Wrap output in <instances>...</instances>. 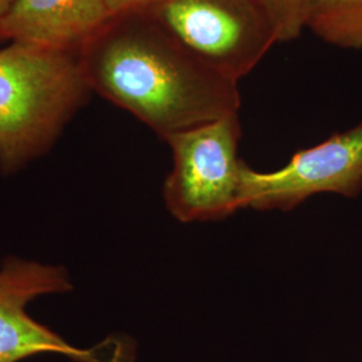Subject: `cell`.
Returning <instances> with one entry per match:
<instances>
[{
    "label": "cell",
    "mask_w": 362,
    "mask_h": 362,
    "mask_svg": "<svg viewBox=\"0 0 362 362\" xmlns=\"http://www.w3.org/2000/svg\"><path fill=\"white\" fill-rule=\"evenodd\" d=\"M109 21L105 0H13L0 19V39L79 54Z\"/></svg>",
    "instance_id": "cell-7"
},
{
    "label": "cell",
    "mask_w": 362,
    "mask_h": 362,
    "mask_svg": "<svg viewBox=\"0 0 362 362\" xmlns=\"http://www.w3.org/2000/svg\"><path fill=\"white\" fill-rule=\"evenodd\" d=\"M275 27L278 43L293 42L305 30V0H262Z\"/></svg>",
    "instance_id": "cell-9"
},
{
    "label": "cell",
    "mask_w": 362,
    "mask_h": 362,
    "mask_svg": "<svg viewBox=\"0 0 362 362\" xmlns=\"http://www.w3.org/2000/svg\"><path fill=\"white\" fill-rule=\"evenodd\" d=\"M305 28L327 45L362 50V0H305Z\"/></svg>",
    "instance_id": "cell-8"
},
{
    "label": "cell",
    "mask_w": 362,
    "mask_h": 362,
    "mask_svg": "<svg viewBox=\"0 0 362 362\" xmlns=\"http://www.w3.org/2000/svg\"><path fill=\"white\" fill-rule=\"evenodd\" d=\"M145 13L194 57L236 82L278 43L262 0H160Z\"/></svg>",
    "instance_id": "cell-4"
},
{
    "label": "cell",
    "mask_w": 362,
    "mask_h": 362,
    "mask_svg": "<svg viewBox=\"0 0 362 362\" xmlns=\"http://www.w3.org/2000/svg\"><path fill=\"white\" fill-rule=\"evenodd\" d=\"M361 192L362 122L298 151L276 170L243 167L245 204L258 211H290L314 194L353 199Z\"/></svg>",
    "instance_id": "cell-6"
},
{
    "label": "cell",
    "mask_w": 362,
    "mask_h": 362,
    "mask_svg": "<svg viewBox=\"0 0 362 362\" xmlns=\"http://www.w3.org/2000/svg\"><path fill=\"white\" fill-rule=\"evenodd\" d=\"M13 3V0H0V19L6 13V10L8 8V6Z\"/></svg>",
    "instance_id": "cell-11"
},
{
    "label": "cell",
    "mask_w": 362,
    "mask_h": 362,
    "mask_svg": "<svg viewBox=\"0 0 362 362\" xmlns=\"http://www.w3.org/2000/svg\"><path fill=\"white\" fill-rule=\"evenodd\" d=\"M91 91L165 140L239 113V82L185 49L146 13L113 18L79 52Z\"/></svg>",
    "instance_id": "cell-1"
},
{
    "label": "cell",
    "mask_w": 362,
    "mask_h": 362,
    "mask_svg": "<svg viewBox=\"0 0 362 362\" xmlns=\"http://www.w3.org/2000/svg\"><path fill=\"white\" fill-rule=\"evenodd\" d=\"M93 91L79 54L10 42L0 49V172L52 148Z\"/></svg>",
    "instance_id": "cell-2"
},
{
    "label": "cell",
    "mask_w": 362,
    "mask_h": 362,
    "mask_svg": "<svg viewBox=\"0 0 362 362\" xmlns=\"http://www.w3.org/2000/svg\"><path fill=\"white\" fill-rule=\"evenodd\" d=\"M71 290L62 266L4 259L0 267V362L23 361L40 354H58L74 362H134L136 346L128 337L110 336L93 348H78L27 313L34 299Z\"/></svg>",
    "instance_id": "cell-5"
},
{
    "label": "cell",
    "mask_w": 362,
    "mask_h": 362,
    "mask_svg": "<svg viewBox=\"0 0 362 362\" xmlns=\"http://www.w3.org/2000/svg\"><path fill=\"white\" fill-rule=\"evenodd\" d=\"M158 1L160 0H105L110 19L134 13H145Z\"/></svg>",
    "instance_id": "cell-10"
},
{
    "label": "cell",
    "mask_w": 362,
    "mask_h": 362,
    "mask_svg": "<svg viewBox=\"0 0 362 362\" xmlns=\"http://www.w3.org/2000/svg\"><path fill=\"white\" fill-rule=\"evenodd\" d=\"M239 113L170 134L172 169L163 185L165 207L181 223L215 221L246 208L239 157Z\"/></svg>",
    "instance_id": "cell-3"
}]
</instances>
